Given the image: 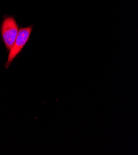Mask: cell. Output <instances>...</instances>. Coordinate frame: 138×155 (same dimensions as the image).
I'll return each mask as SVG.
<instances>
[{
    "label": "cell",
    "mask_w": 138,
    "mask_h": 155,
    "mask_svg": "<svg viewBox=\"0 0 138 155\" xmlns=\"http://www.w3.org/2000/svg\"><path fill=\"white\" fill-rule=\"evenodd\" d=\"M32 26H29L27 27L22 28L19 30L17 37L15 40L12 48L9 50V54L7 63L5 64V67L8 68L12 63L14 59L21 51L24 46L27 43L30 34L32 32Z\"/></svg>",
    "instance_id": "1"
},
{
    "label": "cell",
    "mask_w": 138,
    "mask_h": 155,
    "mask_svg": "<svg viewBox=\"0 0 138 155\" xmlns=\"http://www.w3.org/2000/svg\"><path fill=\"white\" fill-rule=\"evenodd\" d=\"M18 32V24L13 18L8 17L4 20L2 25V35L8 50H10L14 45Z\"/></svg>",
    "instance_id": "2"
}]
</instances>
